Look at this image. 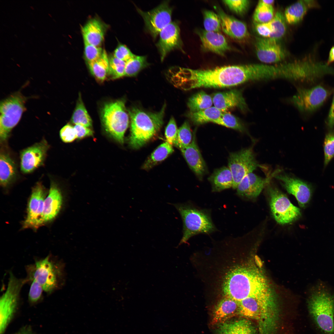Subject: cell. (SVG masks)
<instances>
[{"label": "cell", "mask_w": 334, "mask_h": 334, "mask_svg": "<svg viewBox=\"0 0 334 334\" xmlns=\"http://www.w3.org/2000/svg\"><path fill=\"white\" fill-rule=\"evenodd\" d=\"M174 85L187 90L199 88H223L248 82L247 64L225 66L206 69L178 67Z\"/></svg>", "instance_id": "obj_1"}, {"label": "cell", "mask_w": 334, "mask_h": 334, "mask_svg": "<svg viewBox=\"0 0 334 334\" xmlns=\"http://www.w3.org/2000/svg\"><path fill=\"white\" fill-rule=\"evenodd\" d=\"M227 264L221 272L218 284L222 298L238 302L249 297L270 290L266 279L258 269L235 263Z\"/></svg>", "instance_id": "obj_2"}, {"label": "cell", "mask_w": 334, "mask_h": 334, "mask_svg": "<svg viewBox=\"0 0 334 334\" xmlns=\"http://www.w3.org/2000/svg\"><path fill=\"white\" fill-rule=\"evenodd\" d=\"M238 303V316L256 322L259 334H275L280 314L276 299L270 290L249 297Z\"/></svg>", "instance_id": "obj_3"}, {"label": "cell", "mask_w": 334, "mask_h": 334, "mask_svg": "<svg viewBox=\"0 0 334 334\" xmlns=\"http://www.w3.org/2000/svg\"><path fill=\"white\" fill-rule=\"evenodd\" d=\"M309 294L307 307L315 323L324 334H334V292L319 280L312 287Z\"/></svg>", "instance_id": "obj_4"}, {"label": "cell", "mask_w": 334, "mask_h": 334, "mask_svg": "<svg viewBox=\"0 0 334 334\" xmlns=\"http://www.w3.org/2000/svg\"><path fill=\"white\" fill-rule=\"evenodd\" d=\"M165 107V104L160 111L155 113L137 107L128 111L131 122L129 143L131 148L139 149L156 135L163 124Z\"/></svg>", "instance_id": "obj_5"}, {"label": "cell", "mask_w": 334, "mask_h": 334, "mask_svg": "<svg viewBox=\"0 0 334 334\" xmlns=\"http://www.w3.org/2000/svg\"><path fill=\"white\" fill-rule=\"evenodd\" d=\"M172 205L179 213L183 221V235L178 246L186 243L195 235L210 233L216 230L207 211L196 208L188 203Z\"/></svg>", "instance_id": "obj_6"}, {"label": "cell", "mask_w": 334, "mask_h": 334, "mask_svg": "<svg viewBox=\"0 0 334 334\" xmlns=\"http://www.w3.org/2000/svg\"><path fill=\"white\" fill-rule=\"evenodd\" d=\"M101 119L105 131L121 144L129 123L125 101L119 100L105 104L101 113Z\"/></svg>", "instance_id": "obj_7"}, {"label": "cell", "mask_w": 334, "mask_h": 334, "mask_svg": "<svg viewBox=\"0 0 334 334\" xmlns=\"http://www.w3.org/2000/svg\"><path fill=\"white\" fill-rule=\"evenodd\" d=\"M27 98L19 92L11 95L1 102L0 105V139L6 140L12 129L18 123L26 110Z\"/></svg>", "instance_id": "obj_8"}, {"label": "cell", "mask_w": 334, "mask_h": 334, "mask_svg": "<svg viewBox=\"0 0 334 334\" xmlns=\"http://www.w3.org/2000/svg\"><path fill=\"white\" fill-rule=\"evenodd\" d=\"M270 205L272 216L280 224L291 223L301 215V210L290 202L286 195L274 186L268 185Z\"/></svg>", "instance_id": "obj_9"}, {"label": "cell", "mask_w": 334, "mask_h": 334, "mask_svg": "<svg viewBox=\"0 0 334 334\" xmlns=\"http://www.w3.org/2000/svg\"><path fill=\"white\" fill-rule=\"evenodd\" d=\"M27 280L10 274L6 289L0 299V334H3L16 309L21 289Z\"/></svg>", "instance_id": "obj_10"}, {"label": "cell", "mask_w": 334, "mask_h": 334, "mask_svg": "<svg viewBox=\"0 0 334 334\" xmlns=\"http://www.w3.org/2000/svg\"><path fill=\"white\" fill-rule=\"evenodd\" d=\"M253 145L230 154L228 166L233 178L232 188H236L242 178L258 167L263 168L256 161L253 150Z\"/></svg>", "instance_id": "obj_11"}, {"label": "cell", "mask_w": 334, "mask_h": 334, "mask_svg": "<svg viewBox=\"0 0 334 334\" xmlns=\"http://www.w3.org/2000/svg\"><path fill=\"white\" fill-rule=\"evenodd\" d=\"M328 95V91L320 85L310 88H299L290 101L299 111L311 112L323 104Z\"/></svg>", "instance_id": "obj_12"}, {"label": "cell", "mask_w": 334, "mask_h": 334, "mask_svg": "<svg viewBox=\"0 0 334 334\" xmlns=\"http://www.w3.org/2000/svg\"><path fill=\"white\" fill-rule=\"evenodd\" d=\"M34 267L31 276L32 280L39 283L47 292L54 290L58 285L59 277L63 276L62 269L56 267L49 256L36 262Z\"/></svg>", "instance_id": "obj_13"}, {"label": "cell", "mask_w": 334, "mask_h": 334, "mask_svg": "<svg viewBox=\"0 0 334 334\" xmlns=\"http://www.w3.org/2000/svg\"><path fill=\"white\" fill-rule=\"evenodd\" d=\"M143 19L147 30L155 39L160 32L171 22L173 9L165 1L153 9L144 11L137 7Z\"/></svg>", "instance_id": "obj_14"}, {"label": "cell", "mask_w": 334, "mask_h": 334, "mask_svg": "<svg viewBox=\"0 0 334 334\" xmlns=\"http://www.w3.org/2000/svg\"><path fill=\"white\" fill-rule=\"evenodd\" d=\"M46 191L42 183L38 182L32 188L28 205L27 215L23 224L24 229H37L43 225L42 216Z\"/></svg>", "instance_id": "obj_15"}, {"label": "cell", "mask_w": 334, "mask_h": 334, "mask_svg": "<svg viewBox=\"0 0 334 334\" xmlns=\"http://www.w3.org/2000/svg\"><path fill=\"white\" fill-rule=\"evenodd\" d=\"M49 146L44 139L23 150L20 155L21 171L24 173H30L42 165Z\"/></svg>", "instance_id": "obj_16"}, {"label": "cell", "mask_w": 334, "mask_h": 334, "mask_svg": "<svg viewBox=\"0 0 334 334\" xmlns=\"http://www.w3.org/2000/svg\"><path fill=\"white\" fill-rule=\"evenodd\" d=\"M280 181L282 185L296 199L299 206L305 208L310 201L312 190L309 184L304 181L286 174H276L274 177Z\"/></svg>", "instance_id": "obj_17"}, {"label": "cell", "mask_w": 334, "mask_h": 334, "mask_svg": "<svg viewBox=\"0 0 334 334\" xmlns=\"http://www.w3.org/2000/svg\"><path fill=\"white\" fill-rule=\"evenodd\" d=\"M280 171V169H277L265 178L252 172L249 173L238 185L236 188L237 194L241 197L249 199L256 198L263 188L270 183L272 178Z\"/></svg>", "instance_id": "obj_18"}, {"label": "cell", "mask_w": 334, "mask_h": 334, "mask_svg": "<svg viewBox=\"0 0 334 334\" xmlns=\"http://www.w3.org/2000/svg\"><path fill=\"white\" fill-rule=\"evenodd\" d=\"M180 33L178 25L176 22H171L160 32L156 46L161 62L171 51L176 49H182V42Z\"/></svg>", "instance_id": "obj_19"}, {"label": "cell", "mask_w": 334, "mask_h": 334, "mask_svg": "<svg viewBox=\"0 0 334 334\" xmlns=\"http://www.w3.org/2000/svg\"><path fill=\"white\" fill-rule=\"evenodd\" d=\"M255 47L258 59L264 63L277 62L286 56V52L279 43L268 38H256Z\"/></svg>", "instance_id": "obj_20"}, {"label": "cell", "mask_w": 334, "mask_h": 334, "mask_svg": "<svg viewBox=\"0 0 334 334\" xmlns=\"http://www.w3.org/2000/svg\"><path fill=\"white\" fill-rule=\"evenodd\" d=\"M214 106L223 112L232 108H237L245 111L248 107L242 94L240 90L233 89L215 93L212 97Z\"/></svg>", "instance_id": "obj_21"}, {"label": "cell", "mask_w": 334, "mask_h": 334, "mask_svg": "<svg viewBox=\"0 0 334 334\" xmlns=\"http://www.w3.org/2000/svg\"><path fill=\"white\" fill-rule=\"evenodd\" d=\"M216 8L221 20V29L225 34L239 41L249 37V32L244 23L226 14L220 7Z\"/></svg>", "instance_id": "obj_22"}, {"label": "cell", "mask_w": 334, "mask_h": 334, "mask_svg": "<svg viewBox=\"0 0 334 334\" xmlns=\"http://www.w3.org/2000/svg\"><path fill=\"white\" fill-rule=\"evenodd\" d=\"M191 143L181 150L190 169L200 180L207 172V168L196 141L195 132Z\"/></svg>", "instance_id": "obj_23"}, {"label": "cell", "mask_w": 334, "mask_h": 334, "mask_svg": "<svg viewBox=\"0 0 334 334\" xmlns=\"http://www.w3.org/2000/svg\"><path fill=\"white\" fill-rule=\"evenodd\" d=\"M197 34L202 47L205 50L224 56L225 53L230 49L226 39L220 32L200 30L198 31Z\"/></svg>", "instance_id": "obj_24"}, {"label": "cell", "mask_w": 334, "mask_h": 334, "mask_svg": "<svg viewBox=\"0 0 334 334\" xmlns=\"http://www.w3.org/2000/svg\"><path fill=\"white\" fill-rule=\"evenodd\" d=\"M62 202L61 190L57 184L52 181L48 194L44 202L42 216L43 225L55 218L61 209Z\"/></svg>", "instance_id": "obj_25"}, {"label": "cell", "mask_w": 334, "mask_h": 334, "mask_svg": "<svg viewBox=\"0 0 334 334\" xmlns=\"http://www.w3.org/2000/svg\"><path fill=\"white\" fill-rule=\"evenodd\" d=\"M238 303L227 298H221L214 307L212 315L211 324L220 325L238 315Z\"/></svg>", "instance_id": "obj_26"}, {"label": "cell", "mask_w": 334, "mask_h": 334, "mask_svg": "<svg viewBox=\"0 0 334 334\" xmlns=\"http://www.w3.org/2000/svg\"><path fill=\"white\" fill-rule=\"evenodd\" d=\"M105 28L103 24L96 18L89 20L82 27L84 42L99 47L104 39Z\"/></svg>", "instance_id": "obj_27"}, {"label": "cell", "mask_w": 334, "mask_h": 334, "mask_svg": "<svg viewBox=\"0 0 334 334\" xmlns=\"http://www.w3.org/2000/svg\"><path fill=\"white\" fill-rule=\"evenodd\" d=\"M318 6L315 1H298L285 9L284 15L286 22L290 24H298L302 21L309 9Z\"/></svg>", "instance_id": "obj_28"}, {"label": "cell", "mask_w": 334, "mask_h": 334, "mask_svg": "<svg viewBox=\"0 0 334 334\" xmlns=\"http://www.w3.org/2000/svg\"><path fill=\"white\" fill-rule=\"evenodd\" d=\"M217 334H256V327L249 319L242 318L219 325Z\"/></svg>", "instance_id": "obj_29"}, {"label": "cell", "mask_w": 334, "mask_h": 334, "mask_svg": "<svg viewBox=\"0 0 334 334\" xmlns=\"http://www.w3.org/2000/svg\"><path fill=\"white\" fill-rule=\"evenodd\" d=\"M213 192H219L232 188L233 179L228 167L224 166L215 170L208 178Z\"/></svg>", "instance_id": "obj_30"}, {"label": "cell", "mask_w": 334, "mask_h": 334, "mask_svg": "<svg viewBox=\"0 0 334 334\" xmlns=\"http://www.w3.org/2000/svg\"><path fill=\"white\" fill-rule=\"evenodd\" d=\"M17 174L15 163L9 155L4 152L0 155V181L1 185L5 187L15 179Z\"/></svg>", "instance_id": "obj_31"}, {"label": "cell", "mask_w": 334, "mask_h": 334, "mask_svg": "<svg viewBox=\"0 0 334 334\" xmlns=\"http://www.w3.org/2000/svg\"><path fill=\"white\" fill-rule=\"evenodd\" d=\"M282 73V69L280 65L254 64L251 81L280 79Z\"/></svg>", "instance_id": "obj_32"}, {"label": "cell", "mask_w": 334, "mask_h": 334, "mask_svg": "<svg viewBox=\"0 0 334 334\" xmlns=\"http://www.w3.org/2000/svg\"><path fill=\"white\" fill-rule=\"evenodd\" d=\"M174 150L172 145L166 142L159 146L151 153L142 166L144 169H149L164 161Z\"/></svg>", "instance_id": "obj_33"}, {"label": "cell", "mask_w": 334, "mask_h": 334, "mask_svg": "<svg viewBox=\"0 0 334 334\" xmlns=\"http://www.w3.org/2000/svg\"><path fill=\"white\" fill-rule=\"evenodd\" d=\"M223 112L214 106L195 112H190L187 116L195 125H200L212 122L218 119Z\"/></svg>", "instance_id": "obj_34"}, {"label": "cell", "mask_w": 334, "mask_h": 334, "mask_svg": "<svg viewBox=\"0 0 334 334\" xmlns=\"http://www.w3.org/2000/svg\"><path fill=\"white\" fill-rule=\"evenodd\" d=\"M90 70L97 80L103 82L108 74L109 59L105 50L101 57L97 60L88 62Z\"/></svg>", "instance_id": "obj_35"}, {"label": "cell", "mask_w": 334, "mask_h": 334, "mask_svg": "<svg viewBox=\"0 0 334 334\" xmlns=\"http://www.w3.org/2000/svg\"><path fill=\"white\" fill-rule=\"evenodd\" d=\"M212 97L203 91L194 94L189 99L187 106L190 112H195L212 107Z\"/></svg>", "instance_id": "obj_36"}, {"label": "cell", "mask_w": 334, "mask_h": 334, "mask_svg": "<svg viewBox=\"0 0 334 334\" xmlns=\"http://www.w3.org/2000/svg\"><path fill=\"white\" fill-rule=\"evenodd\" d=\"M274 31L268 38L279 42L284 37L286 32V26L284 15L280 11H278L271 21Z\"/></svg>", "instance_id": "obj_37"}, {"label": "cell", "mask_w": 334, "mask_h": 334, "mask_svg": "<svg viewBox=\"0 0 334 334\" xmlns=\"http://www.w3.org/2000/svg\"><path fill=\"white\" fill-rule=\"evenodd\" d=\"M149 65L146 56L135 55L126 62L124 76H135Z\"/></svg>", "instance_id": "obj_38"}, {"label": "cell", "mask_w": 334, "mask_h": 334, "mask_svg": "<svg viewBox=\"0 0 334 334\" xmlns=\"http://www.w3.org/2000/svg\"><path fill=\"white\" fill-rule=\"evenodd\" d=\"M71 121L75 125H80L88 128L92 126L91 118L80 98L72 115Z\"/></svg>", "instance_id": "obj_39"}, {"label": "cell", "mask_w": 334, "mask_h": 334, "mask_svg": "<svg viewBox=\"0 0 334 334\" xmlns=\"http://www.w3.org/2000/svg\"><path fill=\"white\" fill-rule=\"evenodd\" d=\"M212 122L241 132H247L246 128L242 123L237 117L227 112H223L220 117Z\"/></svg>", "instance_id": "obj_40"}, {"label": "cell", "mask_w": 334, "mask_h": 334, "mask_svg": "<svg viewBox=\"0 0 334 334\" xmlns=\"http://www.w3.org/2000/svg\"><path fill=\"white\" fill-rule=\"evenodd\" d=\"M274 16L272 6L265 4L259 1L253 14L254 23H262L271 21Z\"/></svg>", "instance_id": "obj_41"}, {"label": "cell", "mask_w": 334, "mask_h": 334, "mask_svg": "<svg viewBox=\"0 0 334 334\" xmlns=\"http://www.w3.org/2000/svg\"><path fill=\"white\" fill-rule=\"evenodd\" d=\"M193 136L190 124L187 121H185L178 129L176 140L173 144L181 150L191 143Z\"/></svg>", "instance_id": "obj_42"}, {"label": "cell", "mask_w": 334, "mask_h": 334, "mask_svg": "<svg viewBox=\"0 0 334 334\" xmlns=\"http://www.w3.org/2000/svg\"><path fill=\"white\" fill-rule=\"evenodd\" d=\"M204 30L208 32H220L221 30L219 16L213 11L205 10L203 12Z\"/></svg>", "instance_id": "obj_43"}, {"label": "cell", "mask_w": 334, "mask_h": 334, "mask_svg": "<svg viewBox=\"0 0 334 334\" xmlns=\"http://www.w3.org/2000/svg\"><path fill=\"white\" fill-rule=\"evenodd\" d=\"M126 62L113 56L110 58L108 74L112 79H117L124 76Z\"/></svg>", "instance_id": "obj_44"}, {"label": "cell", "mask_w": 334, "mask_h": 334, "mask_svg": "<svg viewBox=\"0 0 334 334\" xmlns=\"http://www.w3.org/2000/svg\"><path fill=\"white\" fill-rule=\"evenodd\" d=\"M324 150L325 166L334 156V131L326 135L324 141Z\"/></svg>", "instance_id": "obj_45"}, {"label": "cell", "mask_w": 334, "mask_h": 334, "mask_svg": "<svg viewBox=\"0 0 334 334\" xmlns=\"http://www.w3.org/2000/svg\"><path fill=\"white\" fill-rule=\"evenodd\" d=\"M223 1L230 9L240 15L246 12L250 5V1L247 0H225Z\"/></svg>", "instance_id": "obj_46"}, {"label": "cell", "mask_w": 334, "mask_h": 334, "mask_svg": "<svg viewBox=\"0 0 334 334\" xmlns=\"http://www.w3.org/2000/svg\"><path fill=\"white\" fill-rule=\"evenodd\" d=\"M84 42V55L88 63L94 61L101 57L104 50L101 47Z\"/></svg>", "instance_id": "obj_47"}, {"label": "cell", "mask_w": 334, "mask_h": 334, "mask_svg": "<svg viewBox=\"0 0 334 334\" xmlns=\"http://www.w3.org/2000/svg\"><path fill=\"white\" fill-rule=\"evenodd\" d=\"M178 130L173 117L170 119L165 128V136L167 142L171 145L173 144L177 138Z\"/></svg>", "instance_id": "obj_48"}, {"label": "cell", "mask_w": 334, "mask_h": 334, "mask_svg": "<svg viewBox=\"0 0 334 334\" xmlns=\"http://www.w3.org/2000/svg\"><path fill=\"white\" fill-rule=\"evenodd\" d=\"M60 136L62 140L65 143H71L77 138L74 126L67 124L63 127L60 131Z\"/></svg>", "instance_id": "obj_49"}, {"label": "cell", "mask_w": 334, "mask_h": 334, "mask_svg": "<svg viewBox=\"0 0 334 334\" xmlns=\"http://www.w3.org/2000/svg\"><path fill=\"white\" fill-rule=\"evenodd\" d=\"M135 55L126 45L121 44L117 46L113 54L114 57L126 62Z\"/></svg>", "instance_id": "obj_50"}, {"label": "cell", "mask_w": 334, "mask_h": 334, "mask_svg": "<svg viewBox=\"0 0 334 334\" xmlns=\"http://www.w3.org/2000/svg\"><path fill=\"white\" fill-rule=\"evenodd\" d=\"M255 31L263 38H269L274 31L271 21L262 23H254Z\"/></svg>", "instance_id": "obj_51"}, {"label": "cell", "mask_w": 334, "mask_h": 334, "mask_svg": "<svg viewBox=\"0 0 334 334\" xmlns=\"http://www.w3.org/2000/svg\"><path fill=\"white\" fill-rule=\"evenodd\" d=\"M43 290L42 286L37 281L32 280L28 294L29 300L32 302L38 301L41 296Z\"/></svg>", "instance_id": "obj_52"}, {"label": "cell", "mask_w": 334, "mask_h": 334, "mask_svg": "<svg viewBox=\"0 0 334 334\" xmlns=\"http://www.w3.org/2000/svg\"><path fill=\"white\" fill-rule=\"evenodd\" d=\"M77 138L82 139L86 137L92 136L93 132L89 128L80 125H75L74 126Z\"/></svg>", "instance_id": "obj_53"}, {"label": "cell", "mask_w": 334, "mask_h": 334, "mask_svg": "<svg viewBox=\"0 0 334 334\" xmlns=\"http://www.w3.org/2000/svg\"><path fill=\"white\" fill-rule=\"evenodd\" d=\"M328 125L330 128L334 125V96L328 117Z\"/></svg>", "instance_id": "obj_54"}, {"label": "cell", "mask_w": 334, "mask_h": 334, "mask_svg": "<svg viewBox=\"0 0 334 334\" xmlns=\"http://www.w3.org/2000/svg\"><path fill=\"white\" fill-rule=\"evenodd\" d=\"M333 62H334V46L332 47L330 50L327 64L329 65Z\"/></svg>", "instance_id": "obj_55"}, {"label": "cell", "mask_w": 334, "mask_h": 334, "mask_svg": "<svg viewBox=\"0 0 334 334\" xmlns=\"http://www.w3.org/2000/svg\"><path fill=\"white\" fill-rule=\"evenodd\" d=\"M261 1L263 3H264L267 5L272 6L273 4L274 3V0H261Z\"/></svg>", "instance_id": "obj_56"}, {"label": "cell", "mask_w": 334, "mask_h": 334, "mask_svg": "<svg viewBox=\"0 0 334 334\" xmlns=\"http://www.w3.org/2000/svg\"><path fill=\"white\" fill-rule=\"evenodd\" d=\"M30 8H31L32 9V10H34V8H33V6H30Z\"/></svg>", "instance_id": "obj_57"}, {"label": "cell", "mask_w": 334, "mask_h": 334, "mask_svg": "<svg viewBox=\"0 0 334 334\" xmlns=\"http://www.w3.org/2000/svg\"><path fill=\"white\" fill-rule=\"evenodd\" d=\"M48 15H49V16H50L51 17H52L51 15H50V14H48Z\"/></svg>", "instance_id": "obj_58"}, {"label": "cell", "mask_w": 334, "mask_h": 334, "mask_svg": "<svg viewBox=\"0 0 334 334\" xmlns=\"http://www.w3.org/2000/svg\"><path fill=\"white\" fill-rule=\"evenodd\" d=\"M48 53H49V54H50V55H51V54H50V53H49V52H48Z\"/></svg>", "instance_id": "obj_59"}]
</instances>
